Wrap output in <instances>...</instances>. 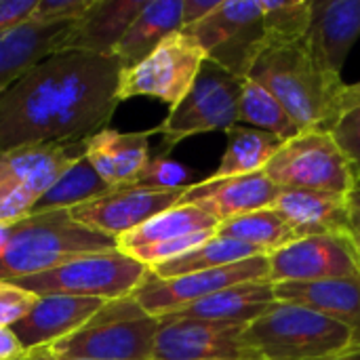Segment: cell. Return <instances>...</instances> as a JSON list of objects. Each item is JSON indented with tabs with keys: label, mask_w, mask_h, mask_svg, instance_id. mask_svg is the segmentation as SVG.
I'll use <instances>...</instances> for the list:
<instances>
[{
	"label": "cell",
	"mask_w": 360,
	"mask_h": 360,
	"mask_svg": "<svg viewBox=\"0 0 360 360\" xmlns=\"http://www.w3.org/2000/svg\"><path fill=\"white\" fill-rule=\"evenodd\" d=\"M116 57L57 51L0 93V152L38 143L86 141L108 129L120 105Z\"/></svg>",
	"instance_id": "1"
},
{
	"label": "cell",
	"mask_w": 360,
	"mask_h": 360,
	"mask_svg": "<svg viewBox=\"0 0 360 360\" xmlns=\"http://www.w3.org/2000/svg\"><path fill=\"white\" fill-rule=\"evenodd\" d=\"M108 251H116V240L80 226L70 211L32 213L8 230L0 255V281L36 276L76 257Z\"/></svg>",
	"instance_id": "2"
},
{
	"label": "cell",
	"mask_w": 360,
	"mask_h": 360,
	"mask_svg": "<svg viewBox=\"0 0 360 360\" xmlns=\"http://www.w3.org/2000/svg\"><path fill=\"white\" fill-rule=\"evenodd\" d=\"M249 78L264 84L302 131L327 129L331 108L346 86L342 78H331L316 65L306 38L291 44H268Z\"/></svg>",
	"instance_id": "3"
},
{
	"label": "cell",
	"mask_w": 360,
	"mask_h": 360,
	"mask_svg": "<svg viewBox=\"0 0 360 360\" xmlns=\"http://www.w3.org/2000/svg\"><path fill=\"white\" fill-rule=\"evenodd\" d=\"M243 340L259 360H335L354 350L352 333L344 325L278 300L245 327Z\"/></svg>",
	"instance_id": "4"
},
{
	"label": "cell",
	"mask_w": 360,
	"mask_h": 360,
	"mask_svg": "<svg viewBox=\"0 0 360 360\" xmlns=\"http://www.w3.org/2000/svg\"><path fill=\"white\" fill-rule=\"evenodd\" d=\"M160 319L131 295L105 302L76 333L49 346L59 354L93 360H152Z\"/></svg>",
	"instance_id": "5"
},
{
	"label": "cell",
	"mask_w": 360,
	"mask_h": 360,
	"mask_svg": "<svg viewBox=\"0 0 360 360\" xmlns=\"http://www.w3.org/2000/svg\"><path fill=\"white\" fill-rule=\"evenodd\" d=\"M150 268L116 251L91 253L61 264L49 272L11 281L34 295H70L93 300H122L133 295Z\"/></svg>",
	"instance_id": "6"
},
{
	"label": "cell",
	"mask_w": 360,
	"mask_h": 360,
	"mask_svg": "<svg viewBox=\"0 0 360 360\" xmlns=\"http://www.w3.org/2000/svg\"><path fill=\"white\" fill-rule=\"evenodd\" d=\"M86 141L38 143L0 152V224L13 226L27 217L38 198L84 156Z\"/></svg>",
	"instance_id": "7"
},
{
	"label": "cell",
	"mask_w": 360,
	"mask_h": 360,
	"mask_svg": "<svg viewBox=\"0 0 360 360\" xmlns=\"http://www.w3.org/2000/svg\"><path fill=\"white\" fill-rule=\"evenodd\" d=\"M243 84L245 78H238L205 59L192 89L175 108L169 110L167 118L152 129V133L162 137L165 148H173L179 141L202 133H226L238 124Z\"/></svg>",
	"instance_id": "8"
},
{
	"label": "cell",
	"mask_w": 360,
	"mask_h": 360,
	"mask_svg": "<svg viewBox=\"0 0 360 360\" xmlns=\"http://www.w3.org/2000/svg\"><path fill=\"white\" fill-rule=\"evenodd\" d=\"M264 173L281 190H312L340 196H352L356 190L348 160L325 129L302 131L283 141Z\"/></svg>",
	"instance_id": "9"
},
{
	"label": "cell",
	"mask_w": 360,
	"mask_h": 360,
	"mask_svg": "<svg viewBox=\"0 0 360 360\" xmlns=\"http://www.w3.org/2000/svg\"><path fill=\"white\" fill-rule=\"evenodd\" d=\"M184 32L200 44L209 61L238 78H249L268 46L259 0H221L211 15Z\"/></svg>",
	"instance_id": "10"
},
{
	"label": "cell",
	"mask_w": 360,
	"mask_h": 360,
	"mask_svg": "<svg viewBox=\"0 0 360 360\" xmlns=\"http://www.w3.org/2000/svg\"><path fill=\"white\" fill-rule=\"evenodd\" d=\"M205 59L200 44L179 30L167 36L146 59L120 72L118 99L154 97L175 108L192 89Z\"/></svg>",
	"instance_id": "11"
},
{
	"label": "cell",
	"mask_w": 360,
	"mask_h": 360,
	"mask_svg": "<svg viewBox=\"0 0 360 360\" xmlns=\"http://www.w3.org/2000/svg\"><path fill=\"white\" fill-rule=\"evenodd\" d=\"M217 226L219 221L202 209L177 202L133 232L116 238V249L152 270L215 236Z\"/></svg>",
	"instance_id": "12"
},
{
	"label": "cell",
	"mask_w": 360,
	"mask_h": 360,
	"mask_svg": "<svg viewBox=\"0 0 360 360\" xmlns=\"http://www.w3.org/2000/svg\"><path fill=\"white\" fill-rule=\"evenodd\" d=\"M270 268H268V255H257L232 266L173 276V278H160L152 270L146 274V278L139 283V287L133 291V300L152 316L162 319L169 314H175L221 289L240 285V283H253V281H270Z\"/></svg>",
	"instance_id": "13"
},
{
	"label": "cell",
	"mask_w": 360,
	"mask_h": 360,
	"mask_svg": "<svg viewBox=\"0 0 360 360\" xmlns=\"http://www.w3.org/2000/svg\"><path fill=\"white\" fill-rule=\"evenodd\" d=\"M270 283H323L360 276V257L348 236H308L268 255Z\"/></svg>",
	"instance_id": "14"
},
{
	"label": "cell",
	"mask_w": 360,
	"mask_h": 360,
	"mask_svg": "<svg viewBox=\"0 0 360 360\" xmlns=\"http://www.w3.org/2000/svg\"><path fill=\"white\" fill-rule=\"evenodd\" d=\"M243 333L245 325L162 316L152 360H259Z\"/></svg>",
	"instance_id": "15"
},
{
	"label": "cell",
	"mask_w": 360,
	"mask_h": 360,
	"mask_svg": "<svg viewBox=\"0 0 360 360\" xmlns=\"http://www.w3.org/2000/svg\"><path fill=\"white\" fill-rule=\"evenodd\" d=\"M181 194L184 192H156L146 188L122 186L112 188L95 200L70 209V215L80 226L116 240L143 226L158 213L175 207L181 200Z\"/></svg>",
	"instance_id": "16"
},
{
	"label": "cell",
	"mask_w": 360,
	"mask_h": 360,
	"mask_svg": "<svg viewBox=\"0 0 360 360\" xmlns=\"http://www.w3.org/2000/svg\"><path fill=\"white\" fill-rule=\"evenodd\" d=\"M281 192L283 190L264 171L221 179L211 175L202 181L192 184L181 194L179 202L194 205L221 224L251 211L274 207Z\"/></svg>",
	"instance_id": "17"
},
{
	"label": "cell",
	"mask_w": 360,
	"mask_h": 360,
	"mask_svg": "<svg viewBox=\"0 0 360 360\" xmlns=\"http://www.w3.org/2000/svg\"><path fill=\"white\" fill-rule=\"evenodd\" d=\"M360 38V0H312V23L306 36L316 65L342 78L348 53Z\"/></svg>",
	"instance_id": "18"
},
{
	"label": "cell",
	"mask_w": 360,
	"mask_h": 360,
	"mask_svg": "<svg viewBox=\"0 0 360 360\" xmlns=\"http://www.w3.org/2000/svg\"><path fill=\"white\" fill-rule=\"evenodd\" d=\"M103 300L93 297H70V295H40L32 310L11 327L21 346L27 350L53 346L82 325H86L101 308Z\"/></svg>",
	"instance_id": "19"
},
{
	"label": "cell",
	"mask_w": 360,
	"mask_h": 360,
	"mask_svg": "<svg viewBox=\"0 0 360 360\" xmlns=\"http://www.w3.org/2000/svg\"><path fill=\"white\" fill-rule=\"evenodd\" d=\"M152 131L124 133L103 129L86 141L84 156L110 188L131 186L150 160Z\"/></svg>",
	"instance_id": "20"
},
{
	"label": "cell",
	"mask_w": 360,
	"mask_h": 360,
	"mask_svg": "<svg viewBox=\"0 0 360 360\" xmlns=\"http://www.w3.org/2000/svg\"><path fill=\"white\" fill-rule=\"evenodd\" d=\"M274 209L287 219L295 238L348 234L350 196L312 190H283Z\"/></svg>",
	"instance_id": "21"
},
{
	"label": "cell",
	"mask_w": 360,
	"mask_h": 360,
	"mask_svg": "<svg viewBox=\"0 0 360 360\" xmlns=\"http://www.w3.org/2000/svg\"><path fill=\"white\" fill-rule=\"evenodd\" d=\"M278 302L312 308L331 321L344 325L360 350V276L323 283H283L274 285Z\"/></svg>",
	"instance_id": "22"
},
{
	"label": "cell",
	"mask_w": 360,
	"mask_h": 360,
	"mask_svg": "<svg viewBox=\"0 0 360 360\" xmlns=\"http://www.w3.org/2000/svg\"><path fill=\"white\" fill-rule=\"evenodd\" d=\"M74 23V21H72ZM72 23L25 21L0 38V93L44 57L65 51Z\"/></svg>",
	"instance_id": "23"
},
{
	"label": "cell",
	"mask_w": 360,
	"mask_h": 360,
	"mask_svg": "<svg viewBox=\"0 0 360 360\" xmlns=\"http://www.w3.org/2000/svg\"><path fill=\"white\" fill-rule=\"evenodd\" d=\"M148 0H93L89 11L72 23L65 51L114 55L116 44Z\"/></svg>",
	"instance_id": "24"
},
{
	"label": "cell",
	"mask_w": 360,
	"mask_h": 360,
	"mask_svg": "<svg viewBox=\"0 0 360 360\" xmlns=\"http://www.w3.org/2000/svg\"><path fill=\"white\" fill-rule=\"evenodd\" d=\"M274 304H276L274 285L270 281H253V283H240L221 289L169 316L247 327L249 323L264 316Z\"/></svg>",
	"instance_id": "25"
},
{
	"label": "cell",
	"mask_w": 360,
	"mask_h": 360,
	"mask_svg": "<svg viewBox=\"0 0 360 360\" xmlns=\"http://www.w3.org/2000/svg\"><path fill=\"white\" fill-rule=\"evenodd\" d=\"M181 0H148L114 49L122 70L146 59L167 36L184 30Z\"/></svg>",
	"instance_id": "26"
},
{
	"label": "cell",
	"mask_w": 360,
	"mask_h": 360,
	"mask_svg": "<svg viewBox=\"0 0 360 360\" xmlns=\"http://www.w3.org/2000/svg\"><path fill=\"white\" fill-rule=\"evenodd\" d=\"M226 135H228L226 152L217 165V171L213 173V177L217 179L240 177V175L264 171L272 160V156L283 146L278 137L245 124H234L232 129L226 131Z\"/></svg>",
	"instance_id": "27"
},
{
	"label": "cell",
	"mask_w": 360,
	"mask_h": 360,
	"mask_svg": "<svg viewBox=\"0 0 360 360\" xmlns=\"http://www.w3.org/2000/svg\"><path fill=\"white\" fill-rule=\"evenodd\" d=\"M215 234L221 238L249 245L266 255L297 240L287 219L274 207L251 211V213L232 217L228 221H221Z\"/></svg>",
	"instance_id": "28"
},
{
	"label": "cell",
	"mask_w": 360,
	"mask_h": 360,
	"mask_svg": "<svg viewBox=\"0 0 360 360\" xmlns=\"http://www.w3.org/2000/svg\"><path fill=\"white\" fill-rule=\"evenodd\" d=\"M238 124L259 129L278 137L281 141H289L302 133L297 122L289 116L283 103L259 82L245 78L243 95L238 103Z\"/></svg>",
	"instance_id": "29"
},
{
	"label": "cell",
	"mask_w": 360,
	"mask_h": 360,
	"mask_svg": "<svg viewBox=\"0 0 360 360\" xmlns=\"http://www.w3.org/2000/svg\"><path fill=\"white\" fill-rule=\"evenodd\" d=\"M110 190L112 188L97 175V171L86 160V156H82L38 198L32 213L70 211L82 202H89V200L103 196Z\"/></svg>",
	"instance_id": "30"
},
{
	"label": "cell",
	"mask_w": 360,
	"mask_h": 360,
	"mask_svg": "<svg viewBox=\"0 0 360 360\" xmlns=\"http://www.w3.org/2000/svg\"><path fill=\"white\" fill-rule=\"evenodd\" d=\"M257 255H266L249 245L221 238V236H211L202 245L194 247L192 251L184 253L177 259H171L167 264H160L152 268V272L160 278H173V276H184V274H194V272H205V270H215L224 266H232Z\"/></svg>",
	"instance_id": "31"
},
{
	"label": "cell",
	"mask_w": 360,
	"mask_h": 360,
	"mask_svg": "<svg viewBox=\"0 0 360 360\" xmlns=\"http://www.w3.org/2000/svg\"><path fill=\"white\" fill-rule=\"evenodd\" d=\"M268 44H291L308 36L312 0H259Z\"/></svg>",
	"instance_id": "32"
},
{
	"label": "cell",
	"mask_w": 360,
	"mask_h": 360,
	"mask_svg": "<svg viewBox=\"0 0 360 360\" xmlns=\"http://www.w3.org/2000/svg\"><path fill=\"white\" fill-rule=\"evenodd\" d=\"M192 184L194 181L188 167L167 158L165 154H158V156H150L148 165L131 186L156 190V192H186Z\"/></svg>",
	"instance_id": "33"
},
{
	"label": "cell",
	"mask_w": 360,
	"mask_h": 360,
	"mask_svg": "<svg viewBox=\"0 0 360 360\" xmlns=\"http://www.w3.org/2000/svg\"><path fill=\"white\" fill-rule=\"evenodd\" d=\"M327 131L331 133L333 141L342 150L344 158L348 160L354 179H360V105L340 114Z\"/></svg>",
	"instance_id": "34"
},
{
	"label": "cell",
	"mask_w": 360,
	"mask_h": 360,
	"mask_svg": "<svg viewBox=\"0 0 360 360\" xmlns=\"http://www.w3.org/2000/svg\"><path fill=\"white\" fill-rule=\"evenodd\" d=\"M38 295L17 287L11 281H0V327H13L36 304Z\"/></svg>",
	"instance_id": "35"
},
{
	"label": "cell",
	"mask_w": 360,
	"mask_h": 360,
	"mask_svg": "<svg viewBox=\"0 0 360 360\" xmlns=\"http://www.w3.org/2000/svg\"><path fill=\"white\" fill-rule=\"evenodd\" d=\"M93 0H38L32 19L40 23H72L78 21Z\"/></svg>",
	"instance_id": "36"
},
{
	"label": "cell",
	"mask_w": 360,
	"mask_h": 360,
	"mask_svg": "<svg viewBox=\"0 0 360 360\" xmlns=\"http://www.w3.org/2000/svg\"><path fill=\"white\" fill-rule=\"evenodd\" d=\"M38 0H0V38L32 19Z\"/></svg>",
	"instance_id": "37"
},
{
	"label": "cell",
	"mask_w": 360,
	"mask_h": 360,
	"mask_svg": "<svg viewBox=\"0 0 360 360\" xmlns=\"http://www.w3.org/2000/svg\"><path fill=\"white\" fill-rule=\"evenodd\" d=\"M181 2H184V11H181L184 27H190L202 21L207 15H211L221 0H181Z\"/></svg>",
	"instance_id": "38"
},
{
	"label": "cell",
	"mask_w": 360,
	"mask_h": 360,
	"mask_svg": "<svg viewBox=\"0 0 360 360\" xmlns=\"http://www.w3.org/2000/svg\"><path fill=\"white\" fill-rule=\"evenodd\" d=\"M360 105V80L359 82H354V84H346L344 89H342V93L338 95V99H335V103H333V108H331V116H329V122H327V127L340 116V114H344V112H348V110H352V108H359ZM327 131V129H325Z\"/></svg>",
	"instance_id": "39"
},
{
	"label": "cell",
	"mask_w": 360,
	"mask_h": 360,
	"mask_svg": "<svg viewBox=\"0 0 360 360\" xmlns=\"http://www.w3.org/2000/svg\"><path fill=\"white\" fill-rule=\"evenodd\" d=\"M25 354V348L11 331V327H0V360H17Z\"/></svg>",
	"instance_id": "40"
},
{
	"label": "cell",
	"mask_w": 360,
	"mask_h": 360,
	"mask_svg": "<svg viewBox=\"0 0 360 360\" xmlns=\"http://www.w3.org/2000/svg\"><path fill=\"white\" fill-rule=\"evenodd\" d=\"M352 243V247L356 249L360 257V192L354 190V194L350 196V217H348V234H346Z\"/></svg>",
	"instance_id": "41"
},
{
	"label": "cell",
	"mask_w": 360,
	"mask_h": 360,
	"mask_svg": "<svg viewBox=\"0 0 360 360\" xmlns=\"http://www.w3.org/2000/svg\"><path fill=\"white\" fill-rule=\"evenodd\" d=\"M27 360H93V359H76V356H65L55 352L53 348L44 346V348H36V350H27L25 352Z\"/></svg>",
	"instance_id": "42"
},
{
	"label": "cell",
	"mask_w": 360,
	"mask_h": 360,
	"mask_svg": "<svg viewBox=\"0 0 360 360\" xmlns=\"http://www.w3.org/2000/svg\"><path fill=\"white\" fill-rule=\"evenodd\" d=\"M335 360H360V350H352V352H348V354H344V356Z\"/></svg>",
	"instance_id": "43"
},
{
	"label": "cell",
	"mask_w": 360,
	"mask_h": 360,
	"mask_svg": "<svg viewBox=\"0 0 360 360\" xmlns=\"http://www.w3.org/2000/svg\"><path fill=\"white\" fill-rule=\"evenodd\" d=\"M356 190H359V192H360V179H359V181H356Z\"/></svg>",
	"instance_id": "44"
},
{
	"label": "cell",
	"mask_w": 360,
	"mask_h": 360,
	"mask_svg": "<svg viewBox=\"0 0 360 360\" xmlns=\"http://www.w3.org/2000/svg\"><path fill=\"white\" fill-rule=\"evenodd\" d=\"M17 360H27V356H25V354H23V356H21V359H17Z\"/></svg>",
	"instance_id": "45"
}]
</instances>
